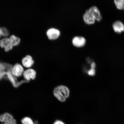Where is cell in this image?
Here are the masks:
<instances>
[{"mask_svg": "<svg viewBox=\"0 0 124 124\" xmlns=\"http://www.w3.org/2000/svg\"><path fill=\"white\" fill-rule=\"evenodd\" d=\"M70 90L67 86L63 85H59L54 88L53 91L54 96L59 101L63 102L69 98L70 95Z\"/></svg>", "mask_w": 124, "mask_h": 124, "instance_id": "obj_1", "label": "cell"}, {"mask_svg": "<svg viewBox=\"0 0 124 124\" xmlns=\"http://www.w3.org/2000/svg\"><path fill=\"white\" fill-rule=\"evenodd\" d=\"M21 41V39L15 35H12L9 38H5L0 41V46L4 48L6 52H8L15 46H18Z\"/></svg>", "mask_w": 124, "mask_h": 124, "instance_id": "obj_2", "label": "cell"}, {"mask_svg": "<svg viewBox=\"0 0 124 124\" xmlns=\"http://www.w3.org/2000/svg\"><path fill=\"white\" fill-rule=\"evenodd\" d=\"M0 121L6 124H17L16 120L13 116L7 112L0 115Z\"/></svg>", "mask_w": 124, "mask_h": 124, "instance_id": "obj_3", "label": "cell"}, {"mask_svg": "<svg viewBox=\"0 0 124 124\" xmlns=\"http://www.w3.org/2000/svg\"><path fill=\"white\" fill-rule=\"evenodd\" d=\"M11 72L14 76L19 77L23 75L24 71V69L21 65L19 63H16L12 67Z\"/></svg>", "mask_w": 124, "mask_h": 124, "instance_id": "obj_4", "label": "cell"}, {"mask_svg": "<svg viewBox=\"0 0 124 124\" xmlns=\"http://www.w3.org/2000/svg\"><path fill=\"white\" fill-rule=\"evenodd\" d=\"M46 33L49 39L54 40L57 39L59 37L60 32L58 29L52 28L48 29Z\"/></svg>", "mask_w": 124, "mask_h": 124, "instance_id": "obj_5", "label": "cell"}, {"mask_svg": "<svg viewBox=\"0 0 124 124\" xmlns=\"http://www.w3.org/2000/svg\"><path fill=\"white\" fill-rule=\"evenodd\" d=\"M36 74L34 70L29 69L24 71L23 74L25 79L28 81L31 80H34L36 77Z\"/></svg>", "mask_w": 124, "mask_h": 124, "instance_id": "obj_6", "label": "cell"}, {"mask_svg": "<svg viewBox=\"0 0 124 124\" xmlns=\"http://www.w3.org/2000/svg\"><path fill=\"white\" fill-rule=\"evenodd\" d=\"M72 43L73 46L76 47H83L86 44V40L83 37L76 36L73 39Z\"/></svg>", "mask_w": 124, "mask_h": 124, "instance_id": "obj_7", "label": "cell"}, {"mask_svg": "<svg viewBox=\"0 0 124 124\" xmlns=\"http://www.w3.org/2000/svg\"><path fill=\"white\" fill-rule=\"evenodd\" d=\"M89 10L94 20L98 22L101 21L102 16L100 10L97 7L95 6H93L90 8Z\"/></svg>", "mask_w": 124, "mask_h": 124, "instance_id": "obj_8", "label": "cell"}, {"mask_svg": "<svg viewBox=\"0 0 124 124\" xmlns=\"http://www.w3.org/2000/svg\"><path fill=\"white\" fill-rule=\"evenodd\" d=\"M22 63L24 67L29 68L31 67L33 65L34 63V61L31 55H27L23 58Z\"/></svg>", "mask_w": 124, "mask_h": 124, "instance_id": "obj_9", "label": "cell"}, {"mask_svg": "<svg viewBox=\"0 0 124 124\" xmlns=\"http://www.w3.org/2000/svg\"><path fill=\"white\" fill-rule=\"evenodd\" d=\"M113 28L116 33L120 34L124 31V25L120 21H116L113 24Z\"/></svg>", "mask_w": 124, "mask_h": 124, "instance_id": "obj_10", "label": "cell"}, {"mask_svg": "<svg viewBox=\"0 0 124 124\" xmlns=\"http://www.w3.org/2000/svg\"><path fill=\"white\" fill-rule=\"evenodd\" d=\"M83 17L84 20L87 24L91 25L95 23V20L90 13L89 10L85 12Z\"/></svg>", "mask_w": 124, "mask_h": 124, "instance_id": "obj_11", "label": "cell"}, {"mask_svg": "<svg viewBox=\"0 0 124 124\" xmlns=\"http://www.w3.org/2000/svg\"><path fill=\"white\" fill-rule=\"evenodd\" d=\"M114 2L117 9L120 10L124 9V0H114Z\"/></svg>", "mask_w": 124, "mask_h": 124, "instance_id": "obj_12", "label": "cell"}, {"mask_svg": "<svg viewBox=\"0 0 124 124\" xmlns=\"http://www.w3.org/2000/svg\"><path fill=\"white\" fill-rule=\"evenodd\" d=\"M96 64L94 62H92L91 63V69L88 71V74L90 76H93L95 75V68Z\"/></svg>", "mask_w": 124, "mask_h": 124, "instance_id": "obj_13", "label": "cell"}, {"mask_svg": "<svg viewBox=\"0 0 124 124\" xmlns=\"http://www.w3.org/2000/svg\"><path fill=\"white\" fill-rule=\"evenodd\" d=\"M22 124H34L32 119L30 117H25L21 120Z\"/></svg>", "mask_w": 124, "mask_h": 124, "instance_id": "obj_14", "label": "cell"}, {"mask_svg": "<svg viewBox=\"0 0 124 124\" xmlns=\"http://www.w3.org/2000/svg\"><path fill=\"white\" fill-rule=\"evenodd\" d=\"M9 35V32L5 28H0V38L1 36L7 37Z\"/></svg>", "mask_w": 124, "mask_h": 124, "instance_id": "obj_15", "label": "cell"}, {"mask_svg": "<svg viewBox=\"0 0 124 124\" xmlns=\"http://www.w3.org/2000/svg\"><path fill=\"white\" fill-rule=\"evenodd\" d=\"M7 74V70L6 69L3 70H0V80L3 77Z\"/></svg>", "mask_w": 124, "mask_h": 124, "instance_id": "obj_16", "label": "cell"}, {"mask_svg": "<svg viewBox=\"0 0 124 124\" xmlns=\"http://www.w3.org/2000/svg\"><path fill=\"white\" fill-rule=\"evenodd\" d=\"M53 124H65L64 122L59 120H57L54 122Z\"/></svg>", "mask_w": 124, "mask_h": 124, "instance_id": "obj_17", "label": "cell"}, {"mask_svg": "<svg viewBox=\"0 0 124 124\" xmlns=\"http://www.w3.org/2000/svg\"><path fill=\"white\" fill-rule=\"evenodd\" d=\"M5 69V67L4 64L0 62V70H3Z\"/></svg>", "mask_w": 124, "mask_h": 124, "instance_id": "obj_18", "label": "cell"}, {"mask_svg": "<svg viewBox=\"0 0 124 124\" xmlns=\"http://www.w3.org/2000/svg\"><path fill=\"white\" fill-rule=\"evenodd\" d=\"M34 124H39V122L38 121H35V122H34Z\"/></svg>", "mask_w": 124, "mask_h": 124, "instance_id": "obj_19", "label": "cell"}, {"mask_svg": "<svg viewBox=\"0 0 124 124\" xmlns=\"http://www.w3.org/2000/svg\"><path fill=\"white\" fill-rule=\"evenodd\" d=\"M5 124L4 123V124Z\"/></svg>", "mask_w": 124, "mask_h": 124, "instance_id": "obj_20", "label": "cell"}]
</instances>
